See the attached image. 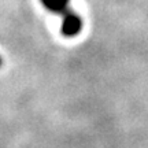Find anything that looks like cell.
<instances>
[{"label":"cell","instance_id":"obj_1","mask_svg":"<svg viewBox=\"0 0 148 148\" xmlns=\"http://www.w3.org/2000/svg\"><path fill=\"white\" fill-rule=\"evenodd\" d=\"M82 30V18L74 12L73 10L67 11L64 15H62V25H60V32L64 37L71 38V37L78 36Z\"/></svg>","mask_w":148,"mask_h":148},{"label":"cell","instance_id":"obj_2","mask_svg":"<svg viewBox=\"0 0 148 148\" xmlns=\"http://www.w3.org/2000/svg\"><path fill=\"white\" fill-rule=\"evenodd\" d=\"M44 8L51 11L53 14L64 15L67 11H70V0H40Z\"/></svg>","mask_w":148,"mask_h":148},{"label":"cell","instance_id":"obj_3","mask_svg":"<svg viewBox=\"0 0 148 148\" xmlns=\"http://www.w3.org/2000/svg\"><path fill=\"white\" fill-rule=\"evenodd\" d=\"M0 66H1V58H0Z\"/></svg>","mask_w":148,"mask_h":148}]
</instances>
